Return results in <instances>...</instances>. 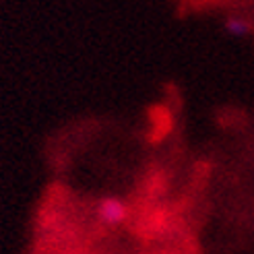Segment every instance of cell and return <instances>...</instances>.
Segmentation results:
<instances>
[{
    "instance_id": "6da1fadb",
    "label": "cell",
    "mask_w": 254,
    "mask_h": 254,
    "mask_svg": "<svg viewBox=\"0 0 254 254\" xmlns=\"http://www.w3.org/2000/svg\"><path fill=\"white\" fill-rule=\"evenodd\" d=\"M126 217H128V209H126V205L120 198L108 196L97 205V219L104 225H110V227L120 225L126 221Z\"/></svg>"
},
{
    "instance_id": "7a4b0ae2",
    "label": "cell",
    "mask_w": 254,
    "mask_h": 254,
    "mask_svg": "<svg viewBox=\"0 0 254 254\" xmlns=\"http://www.w3.org/2000/svg\"><path fill=\"white\" fill-rule=\"evenodd\" d=\"M225 29H227V33L240 37V35L250 33V23L244 21V19H240V17H230L225 21Z\"/></svg>"
}]
</instances>
